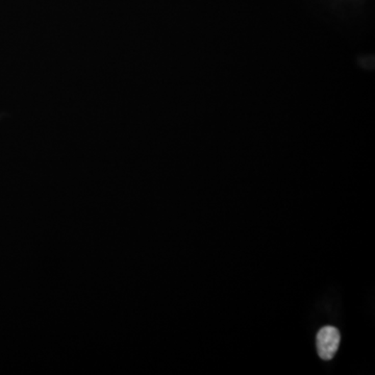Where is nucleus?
Listing matches in <instances>:
<instances>
[{
  "label": "nucleus",
  "instance_id": "f257e3e1",
  "mask_svg": "<svg viewBox=\"0 0 375 375\" xmlns=\"http://www.w3.org/2000/svg\"><path fill=\"white\" fill-rule=\"evenodd\" d=\"M341 336L339 330L334 326H325L317 334V352L324 361L334 358L340 345Z\"/></svg>",
  "mask_w": 375,
  "mask_h": 375
}]
</instances>
